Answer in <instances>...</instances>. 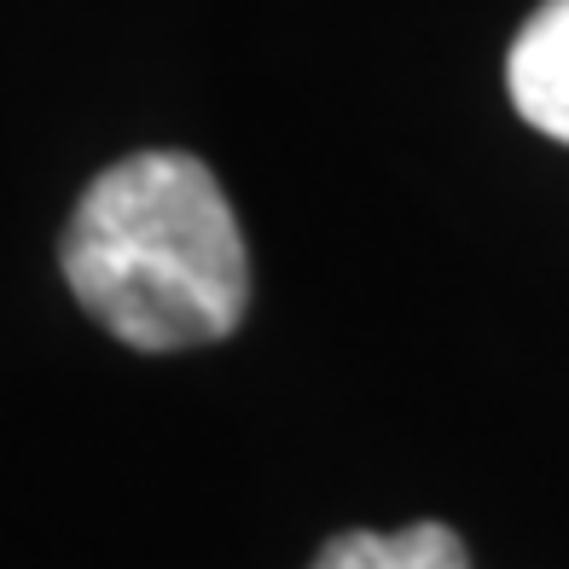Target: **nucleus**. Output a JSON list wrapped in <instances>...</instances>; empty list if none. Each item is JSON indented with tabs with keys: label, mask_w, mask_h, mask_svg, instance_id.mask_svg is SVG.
<instances>
[{
	"label": "nucleus",
	"mask_w": 569,
	"mask_h": 569,
	"mask_svg": "<svg viewBox=\"0 0 569 569\" xmlns=\"http://www.w3.org/2000/svg\"><path fill=\"white\" fill-rule=\"evenodd\" d=\"M506 88L517 117L569 146V0H547L517 30L506 59Z\"/></svg>",
	"instance_id": "2"
},
{
	"label": "nucleus",
	"mask_w": 569,
	"mask_h": 569,
	"mask_svg": "<svg viewBox=\"0 0 569 569\" xmlns=\"http://www.w3.org/2000/svg\"><path fill=\"white\" fill-rule=\"evenodd\" d=\"M59 256L76 302L140 355L221 343L250 302L244 232L221 180L187 151L111 163L76 203Z\"/></svg>",
	"instance_id": "1"
},
{
	"label": "nucleus",
	"mask_w": 569,
	"mask_h": 569,
	"mask_svg": "<svg viewBox=\"0 0 569 569\" xmlns=\"http://www.w3.org/2000/svg\"><path fill=\"white\" fill-rule=\"evenodd\" d=\"M308 569H471V558H465V540L453 529L412 523L396 535H372V529L338 535L326 540V552Z\"/></svg>",
	"instance_id": "3"
}]
</instances>
